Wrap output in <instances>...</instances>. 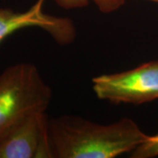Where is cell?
Masks as SVG:
<instances>
[{"label":"cell","mask_w":158,"mask_h":158,"mask_svg":"<svg viewBox=\"0 0 158 158\" xmlns=\"http://www.w3.org/2000/svg\"><path fill=\"white\" fill-rule=\"evenodd\" d=\"M45 0H37L29 9L18 11L0 6V43L19 30L30 27L44 30L58 44L72 43L77 37L73 21L66 17L46 13Z\"/></svg>","instance_id":"5b68a950"},{"label":"cell","mask_w":158,"mask_h":158,"mask_svg":"<svg viewBox=\"0 0 158 158\" xmlns=\"http://www.w3.org/2000/svg\"><path fill=\"white\" fill-rule=\"evenodd\" d=\"M125 2H127V1H128V0H124ZM148 1H152V2H155V3H157L158 4V0H148Z\"/></svg>","instance_id":"ba28073f"},{"label":"cell","mask_w":158,"mask_h":158,"mask_svg":"<svg viewBox=\"0 0 158 158\" xmlns=\"http://www.w3.org/2000/svg\"><path fill=\"white\" fill-rule=\"evenodd\" d=\"M97 98L113 104L141 105L158 99V60L91 80Z\"/></svg>","instance_id":"3957f363"},{"label":"cell","mask_w":158,"mask_h":158,"mask_svg":"<svg viewBox=\"0 0 158 158\" xmlns=\"http://www.w3.org/2000/svg\"><path fill=\"white\" fill-rule=\"evenodd\" d=\"M46 112L29 114L0 136V158H53Z\"/></svg>","instance_id":"277c9868"},{"label":"cell","mask_w":158,"mask_h":158,"mask_svg":"<svg viewBox=\"0 0 158 158\" xmlns=\"http://www.w3.org/2000/svg\"><path fill=\"white\" fill-rule=\"evenodd\" d=\"M132 158H153L158 156V134L148 135L145 141L131 153Z\"/></svg>","instance_id":"52a82bcc"},{"label":"cell","mask_w":158,"mask_h":158,"mask_svg":"<svg viewBox=\"0 0 158 158\" xmlns=\"http://www.w3.org/2000/svg\"><path fill=\"white\" fill-rule=\"evenodd\" d=\"M53 158H115L132 153L148 135L129 118L98 124L77 116L49 118Z\"/></svg>","instance_id":"6da1fadb"},{"label":"cell","mask_w":158,"mask_h":158,"mask_svg":"<svg viewBox=\"0 0 158 158\" xmlns=\"http://www.w3.org/2000/svg\"><path fill=\"white\" fill-rule=\"evenodd\" d=\"M57 6L65 10L81 9L93 4L102 13L109 14L121 8L126 3L124 0H52Z\"/></svg>","instance_id":"8992f818"},{"label":"cell","mask_w":158,"mask_h":158,"mask_svg":"<svg viewBox=\"0 0 158 158\" xmlns=\"http://www.w3.org/2000/svg\"><path fill=\"white\" fill-rule=\"evenodd\" d=\"M52 90L38 68L20 62L0 74V136L29 114L46 112Z\"/></svg>","instance_id":"7a4b0ae2"}]
</instances>
